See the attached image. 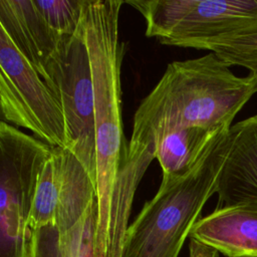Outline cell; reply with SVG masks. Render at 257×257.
Segmentation results:
<instances>
[{"label": "cell", "mask_w": 257, "mask_h": 257, "mask_svg": "<svg viewBox=\"0 0 257 257\" xmlns=\"http://www.w3.org/2000/svg\"><path fill=\"white\" fill-rule=\"evenodd\" d=\"M44 81L61 105L66 149L85 168L96 187L94 91L81 22L77 32L61 43L48 63Z\"/></svg>", "instance_id": "8992f818"}, {"label": "cell", "mask_w": 257, "mask_h": 257, "mask_svg": "<svg viewBox=\"0 0 257 257\" xmlns=\"http://www.w3.org/2000/svg\"><path fill=\"white\" fill-rule=\"evenodd\" d=\"M124 1L85 0L81 25L87 46L93 91L98 216L95 245L106 231L118 176L130 154L122 124L121 65L126 52L119 36Z\"/></svg>", "instance_id": "7a4b0ae2"}, {"label": "cell", "mask_w": 257, "mask_h": 257, "mask_svg": "<svg viewBox=\"0 0 257 257\" xmlns=\"http://www.w3.org/2000/svg\"><path fill=\"white\" fill-rule=\"evenodd\" d=\"M224 128H178L157 140L155 159L161 166L162 179H178L188 174L199 162L215 136Z\"/></svg>", "instance_id": "4fadbf2b"}, {"label": "cell", "mask_w": 257, "mask_h": 257, "mask_svg": "<svg viewBox=\"0 0 257 257\" xmlns=\"http://www.w3.org/2000/svg\"><path fill=\"white\" fill-rule=\"evenodd\" d=\"M189 257H220V253L213 248L190 238Z\"/></svg>", "instance_id": "e0dca14e"}, {"label": "cell", "mask_w": 257, "mask_h": 257, "mask_svg": "<svg viewBox=\"0 0 257 257\" xmlns=\"http://www.w3.org/2000/svg\"><path fill=\"white\" fill-rule=\"evenodd\" d=\"M48 25L62 38L73 36L81 22L85 0H33Z\"/></svg>", "instance_id": "9a60e30c"}, {"label": "cell", "mask_w": 257, "mask_h": 257, "mask_svg": "<svg viewBox=\"0 0 257 257\" xmlns=\"http://www.w3.org/2000/svg\"><path fill=\"white\" fill-rule=\"evenodd\" d=\"M61 149L53 148L37 181L29 215V229L37 230L55 223L61 178Z\"/></svg>", "instance_id": "5bb4252c"}, {"label": "cell", "mask_w": 257, "mask_h": 257, "mask_svg": "<svg viewBox=\"0 0 257 257\" xmlns=\"http://www.w3.org/2000/svg\"><path fill=\"white\" fill-rule=\"evenodd\" d=\"M146 20V35L160 43L207 50L257 33V0H130Z\"/></svg>", "instance_id": "277c9868"}, {"label": "cell", "mask_w": 257, "mask_h": 257, "mask_svg": "<svg viewBox=\"0 0 257 257\" xmlns=\"http://www.w3.org/2000/svg\"><path fill=\"white\" fill-rule=\"evenodd\" d=\"M0 27L45 80L48 63L67 38L48 25L33 0H0Z\"/></svg>", "instance_id": "9c48e42d"}, {"label": "cell", "mask_w": 257, "mask_h": 257, "mask_svg": "<svg viewBox=\"0 0 257 257\" xmlns=\"http://www.w3.org/2000/svg\"><path fill=\"white\" fill-rule=\"evenodd\" d=\"M0 105L7 123L32 132L50 147L66 149L65 122L58 99L1 27Z\"/></svg>", "instance_id": "52a82bcc"}, {"label": "cell", "mask_w": 257, "mask_h": 257, "mask_svg": "<svg viewBox=\"0 0 257 257\" xmlns=\"http://www.w3.org/2000/svg\"><path fill=\"white\" fill-rule=\"evenodd\" d=\"M229 128L219 132L195 167L162 179L156 195L128 225L121 257H178L207 201L216 193L228 150Z\"/></svg>", "instance_id": "3957f363"}, {"label": "cell", "mask_w": 257, "mask_h": 257, "mask_svg": "<svg viewBox=\"0 0 257 257\" xmlns=\"http://www.w3.org/2000/svg\"><path fill=\"white\" fill-rule=\"evenodd\" d=\"M98 205L95 199L81 219L66 233L54 224L30 230L27 257H96Z\"/></svg>", "instance_id": "8fae6325"}, {"label": "cell", "mask_w": 257, "mask_h": 257, "mask_svg": "<svg viewBox=\"0 0 257 257\" xmlns=\"http://www.w3.org/2000/svg\"><path fill=\"white\" fill-rule=\"evenodd\" d=\"M216 194L218 207L257 203V115L231 125Z\"/></svg>", "instance_id": "ba28073f"}, {"label": "cell", "mask_w": 257, "mask_h": 257, "mask_svg": "<svg viewBox=\"0 0 257 257\" xmlns=\"http://www.w3.org/2000/svg\"><path fill=\"white\" fill-rule=\"evenodd\" d=\"M190 238L227 257H257V203L217 207L198 220Z\"/></svg>", "instance_id": "30bf717a"}, {"label": "cell", "mask_w": 257, "mask_h": 257, "mask_svg": "<svg viewBox=\"0 0 257 257\" xmlns=\"http://www.w3.org/2000/svg\"><path fill=\"white\" fill-rule=\"evenodd\" d=\"M53 147L0 123V257H27L28 225L38 177Z\"/></svg>", "instance_id": "5b68a950"}, {"label": "cell", "mask_w": 257, "mask_h": 257, "mask_svg": "<svg viewBox=\"0 0 257 257\" xmlns=\"http://www.w3.org/2000/svg\"><path fill=\"white\" fill-rule=\"evenodd\" d=\"M256 92V75H235L213 52L173 61L137 108L128 146L155 145L178 128H229Z\"/></svg>", "instance_id": "6da1fadb"}, {"label": "cell", "mask_w": 257, "mask_h": 257, "mask_svg": "<svg viewBox=\"0 0 257 257\" xmlns=\"http://www.w3.org/2000/svg\"><path fill=\"white\" fill-rule=\"evenodd\" d=\"M207 50L213 52L229 66L245 67L257 76V33L218 42Z\"/></svg>", "instance_id": "2e32d148"}, {"label": "cell", "mask_w": 257, "mask_h": 257, "mask_svg": "<svg viewBox=\"0 0 257 257\" xmlns=\"http://www.w3.org/2000/svg\"><path fill=\"white\" fill-rule=\"evenodd\" d=\"M96 199V187L77 158L61 149V178L55 227L59 234L70 230Z\"/></svg>", "instance_id": "7c38bea8"}]
</instances>
